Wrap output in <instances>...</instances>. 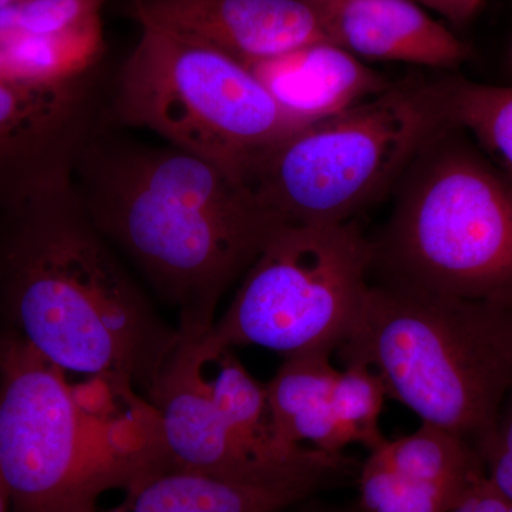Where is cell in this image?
Instances as JSON below:
<instances>
[{
    "mask_svg": "<svg viewBox=\"0 0 512 512\" xmlns=\"http://www.w3.org/2000/svg\"><path fill=\"white\" fill-rule=\"evenodd\" d=\"M484 473L477 448L433 424L387 439L357 473L365 512H447Z\"/></svg>",
    "mask_w": 512,
    "mask_h": 512,
    "instance_id": "obj_12",
    "label": "cell"
},
{
    "mask_svg": "<svg viewBox=\"0 0 512 512\" xmlns=\"http://www.w3.org/2000/svg\"><path fill=\"white\" fill-rule=\"evenodd\" d=\"M12 511V503H10V495L8 488L0 477V512Z\"/></svg>",
    "mask_w": 512,
    "mask_h": 512,
    "instance_id": "obj_25",
    "label": "cell"
},
{
    "mask_svg": "<svg viewBox=\"0 0 512 512\" xmlns=\"http://www.w3.org/2000/svg\"><path fill=\"white\" fill-rule=\"evenodd\" d=\"M249 69L302 126L335 116L392 86L363 60L328 40L252 64Z\"/></svg>",
    "mask_w": 512,
    "mask_h": 512,
    "instance_id": "obj_15",
    "label": "cell"
},
{
    "mask_svg": "<svg viewBox=\"0 0 512 512\" xmlns=\"http://www.w3.org/2000/svg\"><path fill=\"white\" fill-rule=\"evenodd\" d=\"M426 10H433L441 18L463 25L470 22L483 8L484 0H413Z\"/></svg>",
    "mask_w": 512,
    "mask_h": 512,
    "instance_id": "obj_23",
    "label": "cell"
},
{
    "mask_svg": "<svg viewBox=\"0 0 512 512\" xmlns=\"http://www.w3.org/2000/svg\"><path fill=\"white\" fill-rule=\"evenodd\" d=\"M305 2H313V0H305Z\"/></svg>",
    "mask_w": 512,
    "mask_h": 512,
    "instance_id": "obj_28",
    "label": "cell"
},
{
    "mask_svg": "<svg viewBox=\"0 0 512 512\" xmlns=\"http://www.w3.org/2000/svg\"><path fill=\"white\" fill-rule=\"evenodd\" d=\"M323 32L360 60L454 69L468 47L413 0H313Z\"/></svg>",
    "mask_w": 512,
    "mask_h": 512,
    "instance_id": "obj_13",
    "label": "cell"
},
{
    "mask_svg": "<svg viewBox=\"0 0 512 512\" xmlns=\"http://www.w3.org/2000/svg\"><path fill=\"white\" fill-rule=\"evenodd\" d=\"M490 483L512 503V389L504 400L493 430L477 447Z\"/></svg>",
    "mask_w": 512,
    "mask_h": 512,
    "instance_id": "obj_21",
    "label": "cell"
},
{
    "mask_svg": "<svg viewBox=\"0 0 512 512\" xmlns=\"http://www.w3.org/2000/svg\"><path fill=\"white\" fill-rule=\"evenodd\" d=\"M508 66H510V69L512 72V45H511L510 53H508Z\"/></svg>",
    "mask_w": 512,
    "mask_h": 512,
    "instance_id": "obj_27",
    "label": "cell"
},
{
    "mask_svg": "<svg viewBox=\"0 0 512 512\" xmlns=\"http://www.w3.org/2000/svg\"><path fill=\"white\" fill-rule=\"evenodd\" d=\"M103 64L60 82L23 74L0 50V211L72 180L107 123Z\"/></svg>",
    "mask_w": 512,
    "mask_h": 512,
    "instance_id": "obj_9",
    "label": "cell"
},
{
    "mask_svg": "<svg viewBox=\"0 0 512 512\" xmlns=\"http://www.w3.org/2000/svg\"><path fill=\"white\" fill-rule=\"evenodd\" d=\"M372 262V241L355 220L281 228L200 340L210 348L258 346L284 357L333 353L355 329Z\"/></svg>",
    "mask_w": 512,
    "mask_h": 512,
    "instance_id": "obj_8",
    "label": "cell"
},
{
    "mask_svg": "<svg viewBox=\"0 0 512 512\" xmlns=\"http://www.w3.org/2000/svg\"><path fill=\"white\" fill-rule=\"evenodd\" d=\"M131 10L140 25L211 47L247 67L328 40L305 0H133Z\"/></svg>",
    "mask_w": 512,
    "mask_h": 512,
    "instance_id": "obj_11",
    "label": "cell"
},
{
    "mask_svg": "<svg viewBox=\"0 0 512 512\" xmlns=\"http://www.w3.org/2000/svg\"><path fill=\"white\" fill-rule=\"evenodd\" d=\"M0 318L64 372L144 394L180 340L124 271L72 180L0 211Z\"/></svg>",
    "mask_w": 512,
    "mask_h": 512,
    "instance_id": "obj_2",
    "label": "cell"
},
{
    "mask_svg": "<svg viewBox=\"0 0 512 512\" xmlns=\"http://www.w3.org/2000/svg\"><path fill=\"white\" fill-rule=\"evenodd\" d=\"M107 0H19L0 8V45L66 32L100 18Z\"/></svg>",
    "mask_w": 512,
    "mask_h": 512,
    "instance_id": "obj_20",
    "label": "cell"
},
{
    "mask_svg": "<svg viewBox=\"0 0 512 512\" xmlns=\"http://www.w3.org/2000/svg\"><path fill=\"white\" fill-rule=\"evenodd\" d=\"M447 512H512V503L490 483L483 473L474 480L458 503Z\"/></svg>",
    "mask_w": 512,
    "mask_h": 512,
    "instance_id": "obj_22",
    "label": "cell"
},
{
    "mask_svg": "<svg viewBox=\"0 0 512 512\" xmlns=\"http://www.w3.org/2000/svg\"><path fill=\"white\" fill-rule=\"evenodd\" d=\"M19 2V0H0V8H3V6L12 5V3Z\"/></svg>",
    "mask_w": 512,
    "mask_h": 512,
    "instance_id": "obj_26",
    "label": "cell"
},
{
    "mask_svg": "<svg viewBox=\"0 0 512 512\" xmlns=\"http://www.w3.org/2000/svg\"><path fill=\"white\" fill-rule=\"evenodd\" d=\"M168 468L146 397L103 379L73 384L0 329V477L10 512H96L104 494Z\"/></svg>",
    "mask_w": 512,
    "mask_h": 512,
    "instance_id": "obj_3",
    "label": "cell"
},
{
    "mask_svg": "<svg viewBox=\"0 0 512 512\" xmlns=\"http://www.w3.org/2000/svg\"><path fill=\"white\" fill-rule=\"evenodd\" d=\"M74 192L197 340L227 289L284 228L217 165L173 146H151L101 126L77 158Z\"/></svg>",
    "mask_w": 512,
    "mask_h": 512,
    "instance_id": "obj_1",
    "label": "cell"
},
{
    "mask_svg": "<svg viewBox=\"0 0 512 512\" xmlns=\"http://www.w3.org/2000/svg\"><path fill=\"white\" fill-rule=\"evenodd\" d=\"M144 397L156 410L170 468L205 476L265 480L295 473L326 456L286 468L264 466L242 446L215 406L194 343L180 335Z\"/></svg>",
    "mask_w": 512,
    "mask_h": 512,
    "instance_id": "obj_10",
    "label": "cell"
},
{
    "mask_svg": "<svg viewBox=\"0 0 512 512\" xmlns=\"http://www.w3.org/2000/svg\"><path fill=\"white\" fill-rule=\"evenodd\" d=\"M444 127L433 84L390 86L279 138L241 183L281 227L353 221Z\"/></svg>",
    "mask_w": 512,
    "mask_h": 512,
    "instance_id": "obj_6",
    "label": "cell"
},
{
    "mask_svg": "<svg viewBox=\"0 0 512 512\" xmlns=\"http://www.w3.org/2000/svg\"><path fill=\"white\" fill-rule=\"evenodd\" d=\"M447 126L458 128L512 184V86L446 77L433 83Z\"/></svg>",
    "mask_w": 512,
    "mask_h": 512,
    "instance_id": "obj_18",
    "label": "cell"
},
{
    "mask_svg": "<svg viewBox=\"0 0 512 512\" xmlns=\"http://www.w3.org/2000/svg\"><path fill=\"white\" fill-rule=\"evenodd\" d=\"M332 487L328 468L239 480L168 468L126 493L123 503L96 512H284Z\"/></svg>",
    "mask_w": 512,
    "mask_h": 512,
    "instance_id": "obj_14",
    "label": "cell"
},
{
    "mask_svg": "<svg viewBox=\"0 0 512 512\" xmlns=\"http://www.w3.org/2000/svg\"><path fill=\"white\" fill-rule=\"evenodd\" d=\"M338 375L328 350L285 357L265 386L272 427L282 446L298 448L309 443L316 450L342 454L333 416Z\"/></svg>",
    "mask_w": 512,
    "mask_h": 512,
    "instance_id": "obj_16",
    "label": "cell"
},
{
    "mask_svg": "<svg viewBox=\"0 0 512 512\" xmlns=\"http://www.w3.org/2000/svg\"><path fill=\"white\" fill-rule=\"evenodd\" d=\"M140 26L137 45L109 90L111 126L151 131L238 183L259 153L302 127L234 57Z\"/></svg>",
    "mask_w": 512,
    "mask_h": 512,
    "instance_id": "obj_7",
    "label": "cell"
},
{
    "mask_svg": "<svg viewBox=\"0 0 512 512\" xmlns=\"http://www.w3.org/2000/svg\"><path fill=\"white\" fill-rule=\"evenodd\" d=\"M339 352L372 367L421 423L477 448L512 389V309L372 281Z\"/></svg>",
    "mask_w": 512,
    "mask_h": 512,
    "instance_id": "obj_4",
    "label": "cell"
},
{
    "mask_svg": "<svg viewBox=\"0 0 512 512\" xmlns=\"http://www.w3.org/2000/svg\"><path fill=\"white\" fill-rule=\"evenodd\" d=\"M386 386L372 367L359 360L345 363L333 390L336 440L343 453L346 447L363 446L372 451L386 441L380 429Z\"/></svg>",
    "mask_w": 512,
    "mask_h": 512,
    "instance_id": "obj_19",
    "label": "cell"
},
{
    "mask_svg": "<svg viewBox=\"0 0 512 512\" xmlns=\"http://www.w3.org/2000/svg\"><path fill=\"white\" fill-rule=\"evenodd\" d=\"M372 241V275L512 309V184L466 136L444 127L407 170Z\"/></svg>",
    "mask_w": 512,
    "mask_h": 512,
    "instance_id": "obj_5",
    "label": "cell"
},
{
    "mask_svg": "<svg viewBox=\"0 0 512 512\" xmlns=\"http://www.w3.org/2000/svg\"><path fill=\"white\" fill-rule=\"evenodd\" d=\"M192 343L215 406L235 437L259 463L286 468L318 456L320 450L316 448H288L279 443L272 427L266 387L249 375L232 349L210 348L200 339Z\"/></svg>",
    "mask_w": 512,
    "mask_h": 512,
    "instance_id": "obj_17",
    "label": "cell"
},
{
    "mask_svg": "<svg viewBox=\"0 0 512 512\" xmlns=\"http://www.w3.org/2000/svg\"><path fill=\"white\" fill-rule=\"evenodd\" d=\"M284 512H365L360 507L359 501L348 504H329L316 501L315 497L311 500L303 501V503L295 505Z\"/></svg>",
    "mask_w": 512,
    "mask_h": 512,
    "instance_id": "obj_24",
    "label": "cell"
}]
</instances>
